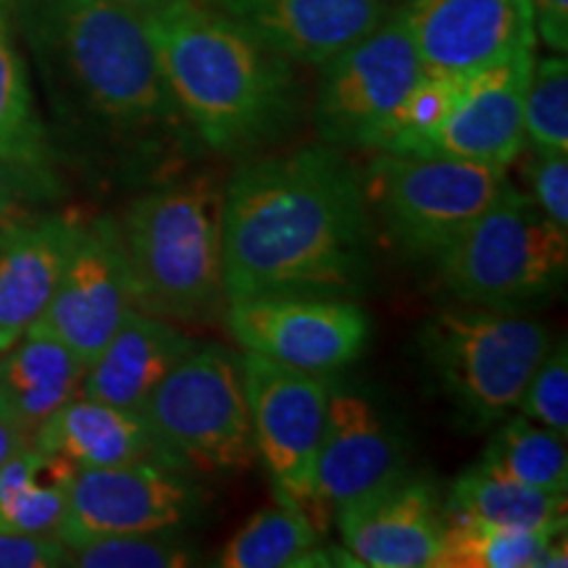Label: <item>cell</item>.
<instances>
[{"label": "cell", "instance_id": "obj_1", "mask_svg": "<svg viewBox=\"0 0 568 568\" xmlns=\"http://www.w3.org/2000/svg\"><path fill=\"white\" fill-rule=\"evenodd\" d=\"M55 124L124 180L182 174L205 148L176 109L142 6L6 0Z\"/></svg>", "mask_w": 568, "mask_h": 568}, {"label": "cell", "instance_id": "obj_2", "mask_svg": "<svg viewBox=\"0 0 568 568\" xmlns=\"http://www.w3.org/2000/svg\"><path fill=\"white\" fill-rule=\"evenodd\" d=\"M372 226L364 174L343 148L322 142L247 159L224 182L226 303L364 293Z\"/></svg>", "mask_w": 568, "mask_h": 568}, {"label": "cell", "instance_id": "obj_3", "mask_svg": "<svg viewBox=\"0 0 568 568\" xmlns=\"http://www.w3.org/2000/svg\"><path fill=\"white\" fill-rule=\"evenodd\" d=\"M163 80L205 151L253 155L297 124L295 63L203 0L142 3Z\"/></svg>", "mask_w": 568, "mask_h": 568}, {"label": "cell", "instance_id": "obj_4", "mask_svg": "<svg viewBox=\"0 0 568 568\" xmlns=\"http://www.w3.org/2000/svg\"><path fill=\"white\" fill-rule=\"evenodd\" d=\"M119 224L138 308L169 322H209L226 308L224 180L176 174L153 184Z\"/></svg>", "mask_w": 568, "mask_h": 568}, {"label": "cell", "instance_id": "obj_5", "mask_svg": "<svg viewBox=\"0 0 568 568\" xmlns=\"http://www.w3.org/2000/svg\"><path fill=\"white\" fill-rule=\"evenodd\" d=\"M418 351L458 422L481 432L518 408L550 351V332L537 318L466 303L432 316L418 332Z\"/></svg>", "mask_w": 568, "mask_h": 568}, {"label": "cell", "instance_id": "obj_6", "mask_svg": "<svg viewBox=\"0 0 568 568\" xmlns=\"http://www.w3.org/2000/svg\"><path fill=\"white\" fill-rule=\"evenodd\" d=\"M460 303L514 311L556 293L568 268V230L550 222L527 193L500 197L435 258Z\"/></svg>", "mask_w": 568, "mask_h": 568}, {"label": "cell", "instance_id": "obj_7", "mask_svg": "<svg viewBox=\"0 0 568 568\" xmlns=\"http://www.w3.org/2000/svg\"><path fill=\"white\" fill-rule=\"evenodd\" d=\"M142 414L176 468L234 474L253 466L255 439L243 353L193 347L155 387Z\"/></svg>", "mask_w": 568, "mask_h": 568}, {"label": "cell", "instance_id": "obj_8", "mask_svg": "<svg viewBox=\"0 0 568 568\" xmlns=\"http://www.w3.org/2000/svg\"><path fill=\"white\" fill-rule=\"evenodd\" d=\"M368 211L406 253L435 261L508 184V169L439 153H376L364 169Z\"/></svg>", "mask_w": 568, "mask_h": 568}, {"label": "cell", "instance_id": "obj_9", "mask_svg": "<svg viewBox=\"0 0 568 568\" xmlns=\"http://www.w3.org/2000/svg\"><path fill=\"white\" fill-rule=\"evenodd\" d=\"M424 74L397 9L318 67L314 124L322 142L366 151L372 134Z\"/></svg>", "mask_w": 568, "mask_h": 568}, {"label": "cell", "instance_id": "obj_10", "mask_svg": "<svg viewBox=\"0 0 568 568\" xmlns=\"http://www.w3.org/2000/svg\"><path fill=\"white\" fill-rule=\"evenodd\" d=\"M224 318L245 353L322 376L355 364L372 332L364 305L339 295H255L226 303Z\"/></svg>", "mask_w": 568, "mask_h": 568}, {"label": "cell", "instance_id": "obj_11", "mask_svg": "<svg viewBox=\"0 0 568 568\" xmlns=\"http://www.w3.org/2000/svg\"><path fill=\"white\" fill-rule=\"evenodd\" d=\"M243 372L255 456L264 460L276 495L293 500L314 521L316 456L329 408V379L245 351Z\"/></svg>", "mask_w": 568, "mask_h": 568}, {"label": "cell", "instance_id": "obj_12", "mask_svg": "<svg viewBox=\"0 0 568 568\" xmlns=\"http://www.w3.org/2000/svg\"><path fill=\"white\" fill-rule=\"evenodd\" d=\"M201 493L182 468L140 464L77 468L59 539L67 548L92 539L184 529L197 518Z\"/></svg>", "mask_w": 568, "mask_h": 568}, {"label": "cell", "instance_id": "obj_13", "mask_svg": "<svg viewBox=\"0 0 568 568\" xmlns=\"http://www.w3.org/2000/svg\"><path fill=\"white\" fill-rule=\"evenodd\" d=\"M132 311L140 308L119 224L84 219L59 287L30 332L55 337L90 364Z\"/></svg>", "mask_w": 568, "mask_h": 568}, {"label": "cell", "instance_id": "obj_14", "mask_svg": "<svg viewBox=\"0 0 568 568\" xmlns=\"http://www.w3.org/2000/svg\"><path fill=\"white\" fill-rule=\"evenodd\" d=\"M397 13L429 74H474L537 45L529 0H403Z\"/></svg>", "mask_w": 568, "mask_h": 568}, {"label": "cell", "instance_id": "obj_15", "mask_svg": "<svg viewBox=\"0 0 568 568\" xmlns=\"http://www.w3.org/2000/svg\"><path fill=\"white\" fill-rule=\"evenodd\" d=\"M343 545L358 566L435 568L445 508L429 479L408 468L335 508Z\"/></svg>", "mask_w": 568, "mask_h": 568}, {"label": "cell", "instance_id": "obj_16", "mask_svg": "<svg viewBox=\"0 0 568 568\" xmlns=\"http://www.w3.org/2000/svg\"><path fill=\"white\" fill-rule=\"evenodd\" d=\"M406 468V439L366 393L329 382V408L314 477V521Z\"/></svg>", "mask_w": 568, "mask_h": 568}, {"label": "cell", "instance_id": "obj_17", "mask_svg": "<svg viewBox=\"0 0 568 568\" xmlns=\"http://www.w3.org/2000/svg\"><path fill=\"white\" fill-rule=\"evenodd\" d=\"M295 67H322L382 24L400 0H203Z\"/></svg>", "mask_w": 568, "mask_h": 568}, {"label": "cell", "instance_id": "obj_18", "mask_svg": "<svg viewBox=\"0 0 568 568\" xmlns=\"http://www.w3.org/2000/svg\"><path fill=\"white\" fill-rule=\"evenodd\" d=\"M535 51L468 74L456 109L424 153L510 166L524 151V95Z\"/></svg>", "mask_w": 568, "mask_h": 568}, {"label": "cell", "instance_id": "obj_19", "mask_svg": "<svg viewBox=\"0 0 568 568\" xmlns=\"http://www.w3.org/2000/svg\"><path fill=\"white\" fill-rule=\"evenodd\" d=\"M82 224L80 213L48 209L0 237V353L48 308Z\"/></svg>", "mask_w": 568, "mask_h": 568}, {"label": "cell", "instance_id": "obj_20", "mask_svg": "<svg viewBox=\"0 0 568 568\" xmlns=\"http://www.w3.org/2000/svg\"><path fill=\"white\" fill-rule=\"evenodd\" d=\"M32 445L67 458L77 468L122 466L140 460L174 466L142 410L113 406L88 395L71 397L67 406L48 416L34 429Z\"/></svg>", "mask_w": 568, "mask_h": 568}, {"label": "cell", "instance_id": "obj_21", "mask_svg": "<svg viewBox=\"0 0 568 568\" xmlns=\"http://www.w3.org/2000/svg\"><path fill=\"white\" fill-rule=\"evenodd\" d=\"M193 347V339L169 318L132 311L109 345L88 364L80 395L142 410L155 387Z\"/></svg>", "mask_w": 568, "mask_h": 568}, {"label": "cell", "instance_id": "obj_22", "mask_svg": "<svg viewBox=\"0 0 568 568\" xmlns=\"http://www.w3.org/2000/svg\"><path fill=\"white\" fill-rule=\"evenodd\" d=\"M88 364L55 337L27 332L0 353V410L27 435L80 395Z\"/></svg>", "mask_w": 568, "mask_h": 568}, {"label": "cell", "instance_id": "obj_23", "mask_svg": "<svg viewBox=\"0 0 568 568\" xmlns=\"http://www.w3.org/2000/svg\"><path fill=\"white\" fill-rule=\"evenodd\" d=\"M445 518H471L495 527L560 531L566 529V493L521 485L481 464L466 468L443 500Z\"/></svg>", "mask_w": 568, "mask_h": 568}, {"label": "cell", "instance_id": "obj_24", "mask_svg": "<svg viewBox=\"0 0 568 568\" xmlns=\"http://www.w3.org/2000/svg\"><path fill=\"white\" fill-rule=\"evenodd\" d=\"M77 466L27 443L0 468V531L55 535Z\"/></svg>", "mask_w": 568, "mask_h": 568}, {"label": "cell", "instance_id": "obj_25", "mask_svg": "<svg viewBox=\"0 0 568 568\" xmlns=\"http://www.w3.org/2000/svg\"><path fill=\"white\" fill-rule=\"evenodd\" d=\"M322 529L301 506L276 495V503L261 508L219 552L224 568H297L329 564L322 550Z\"/></svg>", "mask_w": 568, "mask_h": 568}, {"label": "cell", "instance_id": "obj_26", "mask_svg": "<svg viewBox=\"0 0 568 568\" xmlns=\"http://www.w3.org/2000/svg\"><path fill=\"white\" fill-rule=\"evenodd\" d=\"M0 155L51 163L55 159L6 0H0Z\"/></svg>", "mask_w": 568, "mask_h": 568}, {"label": "cell", "instance_id": "obj_27", "mask_svg": "<svg viewBox=\"0 0 568 568\" xmlns=\"http://www.w3.org/2000/svg\"><path fill=\"white\" fill-rule=\"evenodd\" d=\"M479 464L489 471L548 493L568 489L566 439L524 414L510 416L495 432Z\"/></svg>", "mask_w": 568, "mask_h": 568}, {"label": "cell", "instance_id": "obj_28", "mask_svg": "<svg viewBox=\"0 0 568 568\" xmlns=\"http://www.w3.org/2000/svg\"><path fill=\"white\" fill-rule=\"evenodd\" d=\"M468 74H429L424 71L414 88L400 98L389 116L372 134L366 151L424 153L445 119L456 109Z\"/></svg>", "mask_w": 568, "mask_h": 568}, {"label": "cell", "instance_id": "obj_29", "mask_svg": "<svg viewBox=\"0 0 568 568\" xmlns=\"http://www.w3.org/2000/svg\"><path fill=\"white\" fill-rule=\"evenodd\" d=\"M566 531V529H560ZM558 531L495 527L471 518H445L435 568H537L539 552Z\"/></svg>", "mask_w": 568, "mask_h": 568}, {"label": "cell", "instance_id": "obj_30", "mask_svg": "<svg viewBox=\"0 0 568 568\" xmlns=\"http://www.w3.org/2000/svg\"><path fill=\"white\" fill-rule=\"evenodd\" d=\"M197 564L201 552L182 529L103 537L69 548V566L82 568H187Z\"/></svg>", "mask_w": 568, "mask_h": 568}, {"label": "cell", "instance_id": "obj_31", "mask_svg": "<svg viewBox=\"0 0 568 568\" xmlns=\"http://www.w3.org/2000/svg\"><path fill=\"white\" fill-rule=\"evenodd\" d=\"M524 145L568 153V63L566 53L531 61L524 95Z\"/></svg>", "mask_w": 568, "mask_h": 568}, {"label": "cell", "instance_id": "obj_32", "mask_svg": "<svg viewBox=\"0 0 568 568\" xmlns=\"http://www.w3.org/2000/svg\"><path fill=\"white\" fill-rule=\"evenodd\" d=\"M63 193L51 161H27L0 155V237L13 226L38 216Z\"/></svg>", "mask_w": 568, "mask_h": 568}, {"label": "cell", "instance_id": "obj_33", "mask_svg": "<svg viewBox=\"0 0 568 568\" xmlns=\"http://www.w3.org/2000/svg\"><path fill=\"white\" fill-rule=\"evenodd\" d=\"M518 410L531 422L556 432L558 437L568 435V351L566 343L550 345L537 372L531 374L524 389Z\"/></svg>", "mask_w": 568, "mask_h": 568}, {"label": "cell", "instance_id": "obj_34", "mask_svg": "<svg viewBox=\"0 0 568 568\" xmlns=\"http://www.w3.org/2000/svg\"><path fill=\"white\" fill-rule=\"evenodd\" d=\"M527 182L537 209L560 230H568V153L531 151Z\"/></svg>", "mask_w": 568, "mask_h": 568}, {"label": "cell", "instance_id": "obj_35", "mask_svg": "<svg viewBox=\"0 0 568 568\" xmlns=\"http://www.w3.org/2000/svg\"><path fill=\"white\" fill-rule=\"evenodd\" d=\"M69 566V548L55 535L0 531V568Z\"/></svg>", "mask_w": 568, "mask_h": 568}, {"label": "cell", "instance_id": "obj_36", "mask_svg": "<svg viewBox=\"0 0 568 568\" xmlns=\"http://www.w3.org/2000/svg\"><path fill=\"white\" fill-rule=\"evenodd\" d=\"M537 38L552 53L568 51V0H529Z\"/></svg>", "mask_w": 568, "mask_h": 568}, {"label": "cell", "instance_id": "obj_37", "mask_svg": "<svg viewBox=\"0 0 568 568\" xmlns=\"http://www.w3.org/2000/svg\"><path fill=\"white\" fill-rule=\"evenodd\" d=\"M30 435H27L21 426H17L11 422L9 416L0 410V468L6 466V460H9L11 456H17V453L24 447L27 443H30Z\"/></svg>", "mask_w": 568, "mask_h": 568}, {"label": "cell", "instance_id": "obj_38", "mask_svg": "<svg viewBox=\"0 0 568 568\" xmlns=\"http://www.w3.org/2000/svg\"><path fill=\"white\" fill-rule=\"evenodd\" d=\"M119 3H132V6H142V3H151V0H119Z\"/></svg>", "mask_w": 568, "mask_h": 568}, {"label": "cell", "instance_id": "obj_39", "mask_svg": "<svg viewBox=\"0 0 568 568\" xmlns=\"http://www.w3.org/2000/svg\"><path fill=\"white\" fill-rule=\"evenodd\" d=\"M400 3H403V0H400Z\"/></svg>", "mask_w": 568, "mask_h": 568}]
</instances>
